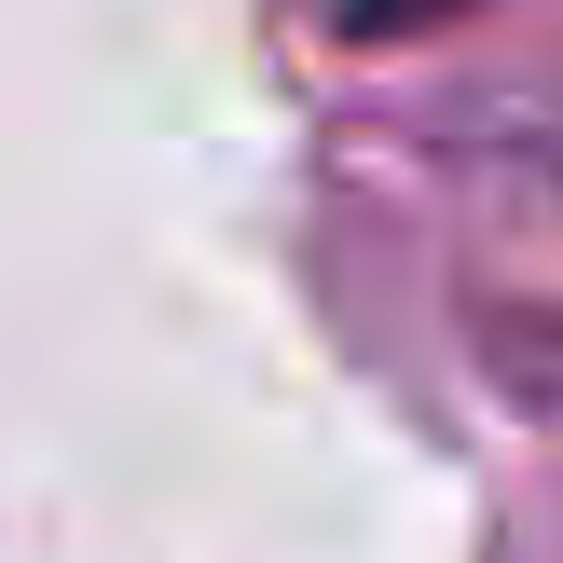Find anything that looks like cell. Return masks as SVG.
Returning <instances> with one entry per match:
<instances>
[{
    "instance_id": "cell-1",
    "label": "cell",
    "mask_w": 563,
    "mask_h": 563,
    "mask_svg": "<svg viewBox=\"0 0 563 563\" xmlns=\"http://www.w3.org/2000/svg\"><path fill=\"white\" fill-rule=\"evenodd\" d=\"M412 14H440V0H357V27H412Z\"/></svg>"
}]
</instances>
